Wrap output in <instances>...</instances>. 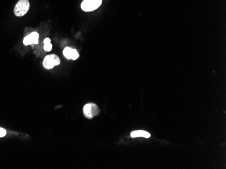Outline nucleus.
Returning a JSON list of instances; mask_svg holds the SVG:
<instances>
[{"mask_svg":"<svg viewBox=\"0 0 226 169\" xmlns=\"http://www.w3.org/2000/svg\"><path fill=\"white\" fill-rule=\"evenodd\" d=\"M30 4L28 0H20L15 5L14 14L18 17L23 16L29 9Z\"/></svg>","mask_w":226,"mask_h":169,"instance_id":"1","label":"nucleus"},{"mask_svg":"<svg viewBox=\"0 0 226 169\" xmlns=\"http://www.w3.org/2000/svg\"><path fill=\"white\" fill-rule=\"evenodd\" d=\"M99 113V108L94 103H88L83 107L84 116L88 119H91L92 118L98 115Z\"/></svg>","mask_w":226,"mask_h":169,"instance_id":"2","label":"nucleus"},{"mask_svg":"<svg viewBox=\"0 0 226 169\" xmlns=\"http://www.w3.org/2000/svg\"><path fill=\"white\" fill-rule=\"evenodd\" d=\"M102 0H84L81 7L85 12H91L98 9L102 4Z\"/></svg>","mask_w":226,"mask_h":169,"instance_id":"3","label":"nucleus"},{"mask_svg":"<svg viewBox=\"0 0 226 169\" xmlns=\"http://www.w3.org/2000/svg\"><path fill=\"white\" fill-rule=\"evenodd\" d=\"M60 63V58L54 54L47 55L43 61V65L47 69H52L54 66L58 65Z\"/></svg>","mask_w":226,"mask_h":169,"instance_id":"4","label":"nucleus"},{"mask_svg":"<svg viewBox=\"0 0 226 169\" xmlns=\"http://www.w3.org/2000/svg\"><path fill=\"white\" fill-rule=\"evenodd\" d=\"M39 43V34L37 32H33L29 35H28L24 39L23 43L24 45H29V44H37Z\"/></svg>","mask_w":226,"mask_h":169,"instance_id":"5","label":"nucleus"},{"mask_svg":"<svg viewBox=\"0 0 226 169\" xmlns=\"http://www.w3.org/2000/svg\"><path fill=\"white\" fill-rule=\"evenodd\" d=\"M63 54L66 59L72 60H76L79 56L77 50L70 47H66L63 51Z\"/></svg>","mask_w":226,"mask_h":169,"instance_id":"6","label":"nucleus"},{"mask_svg":"<svg viewBox=\"0 0 226 169\" xmlns=\"http://www.w3.org/2000/svg\"><path fill=\"white\" fill-rule=\"evenodd\" d=\"M150 133L143 130H137L132 132L131 137L132 138H138V137H144L146 138H148L150 137Z\"/></svg>","mask_w":226,"mask_h":169,"instance_id":"7","label":"nucleus"},{"mask_svg":"<svg viewBox=\"0 0 226 169\" xmlns=\"http://www.w3.org/2000/svg\"><path fill=\"white\" fill-rule=\"evenodd\" d=\"M44 50L46 51H50L52 49V44L51 43H46L44 44Z\"/></svg>","mask_w":226,"mask_h":169,"instance_id":"8","label":"nucleus"},{"mask_svg":"<svg viewBox=\"0 0 226 169\" xmlns=\"http://www.w3.org/2000/svg\"><path fill=\"white\" fill-rule=\"evenodd\" d=\"M6 135V131L4 129L1 128V127H0V138L4 137Z\"/></svg>","mask_w":226,"mask_h":169,"instance_id":"9","label":"nucleus"},{"mask_svg":"<svg viewBox=\"0 0 226 169\" xmlns=\"http://www.w3.org/2000/svg\"><path fill=\"white\" fill-rule=\"evenodd\" d=\"M50 42H51V40H50V39H49V38H46V39H45V40H43L44 44L50 43Z\"/></svg>","mask_w":226,"mask_h":169,"instance_id":"10","label":"nucleus"}]
</instances>
